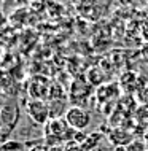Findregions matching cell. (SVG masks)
<instances>
[{"mask_svg": "<svg viewBox=\"0 0 148 151\" xmlns=\"http://www.w3.org/2000/svg\"><path fill=\"white\" fill-rule=\"evenodd\" d=\"M48 151H67V150H65V145H56V146H49Z\"/></svg>", "mask_w": 148, "mask_h": 151, "instance_id": "cell-12", "label": "cell"}, {"mask_svg": "<svg viewBox=\"0 0 148 151\" xmlns=\"http://www.w3.org/2000/svg\"><path fill=\"white\" fill-rule=\"evenodd\" d=\"M26 113H27V116L38 126H45L49 119H51V118H49L48 102H45V100L29 99L27 104H26Z\"/></svg>", "mask_w": 148, "mask_h": 151, "instance_id": "cell-2", "label": "cell"}, {"mask_svg": "<svg viewBox=\"0 0 148 151\" xmlns=\"http://www.w3.org/2000/svg\"><path fill=\"white\" fill-rule=\"evenodd\" d=\"M48 108H49V118L51 119H61L65 116L69 107V100L67 99H53L48 100Z\"/></svg>", "mask_w": 148, "mask_h": 151, "instance_id": "cell-4", "label": "cell"}, {"mask_svg": "<svg viewBox=\"0 0 148 151\" xmlns=\"http://www.w3.org/2000/svg\"><path fill=\"white\" fill-rule=\"evenodd\" d=\"M139 100L142 102V105H148V86L139 92Z\"/></svg>", "mask_w": 148, "mask_h": 151, "instance_id": "cell-11", "label": "cell"}, {"mask_svg": "<svg viewBox=\"0 0 148 151\" xmlns=\"http://www.w3.org/2000/svg\"><path fill=\"white\" fill-rule=\"evenodd\" d=\"M147 3H148V0H147Z\"/></svg>", "mask_w": 148, "mask_h": 151, "instance_id": "cell-13", "label": "cell"}, {"mask_svg": "<svg viewBox=\"0 0 148 151\" xmlns=\"http://www.w3.org/2000/svg\"><path fill=\"white\" fill-rule=\"evenodd\" d=\"M51 81H48V78L45 76H32L30 81H29V97L35 100H46L49 96V89H51Z\"/></svg>", "mask_w": 148, "mask_h": 151, "instance_id": "cell-3", "label": "cell"}, {"mask_svg": "<svg viewBox=\"0 0 148 151\" xmlns=\"http://www.w3.org/2000/svg\"><path fill=\"white\" fill-rule=\"evenodd\" d=\"M64 119L69 124V127H72L73 130H86L89 127V124H91L92 116L89 113V110H86L84 107H75V105H72L67 110Z\"/></svg>", "mask_w": 148, "mask_h": 151, "instance_id": "cell-1", "label": "cell"}, {"mask_svg": "<svg viewBox=\"0 0 148 151\" xmlns=\"http://www.w3.org/2000/svg\"><path fill=\"white\" fill-rule=\"evenodd\" d=\"M53 99H67V96H65V92H64V88L57 83H53L51 89H49L48 100H53Z\"/></svg>", "mask_w": 148, "mask_h": 151, "instance_id": "cell-8", "label": "cell"}, {"mask_svg": "<svg viewBox=\"0 0 148 151\" xmlns=\"http://www.w3.org/2000/svg\"><path fill=\"white\" fill-rule=\"evenodd\" d=\"M126 151H148L147 148V142L140 140V138H134L131 143H127L126 146Z\"/></svg>", "mask_w": 148, "mask_h": 151, "instance_id": "cell-9", "label": "cell"}, {"mask_svg": "<svg viewBox=\"0 0 148 151\" xmlns=\"http://www.w3.org/2000/svg\"><path fill=\"white\" fill-rule=\"evenodd\" d=\"M0 151H27V146L21 140H13V138H10V140L3 142V143L0 145Z\"/></svg>", "mask_w": 148, "mask_h": 151, "instance_id": "cell-7", "label": "cell"}, {"mask_svg": "<svg viewBox=\"0 0 148 151\" xmlns=\"http://www.w3.org/2000/svg\"><path fill=\"white\" fill-rule=\"evenodd\" d=\"M108 140L115 143V146H126L127 143H131V142L134 140V137L131 135L129 132H126V130H121V129H116V130H112L108 135Z\"/></svg>", "mask_w": 148, "mask_h": 151, "instance_id": "cell-5", "label": "cell"}, {"mask_svg": "<svg viewBox=\"0 0 148 151\" xmlns=\"http://www.w3.org/2000/svg\"><path fill=\"white\" fill-rule=\"evenodd\" d=\"M26 146H27V151H48V150H49V146L45 143V140L35 142L34 145H27V143H26Z\"/></svg>", "mask_w": 148, "mask_h": 151, "instance_id": "cell-10", "label": "cell"}, {"mask_svg": "<svg viewBox=\"0 0 148 151\" xmlns=\"http://www.w3.org/2000/svg\"><path fill=\"white\" fill-rule=\"evenodd\" d=\"M100 142H102V134L97 132V130H94V132L88 134L86 140L81 143V148H83V151H92L94 148H97V146L100 145Z\"/></svg>", "mask_w": 148, "mask_h": 151, "instance_id": "cell-6", "label": "cell"}]
</instances>
